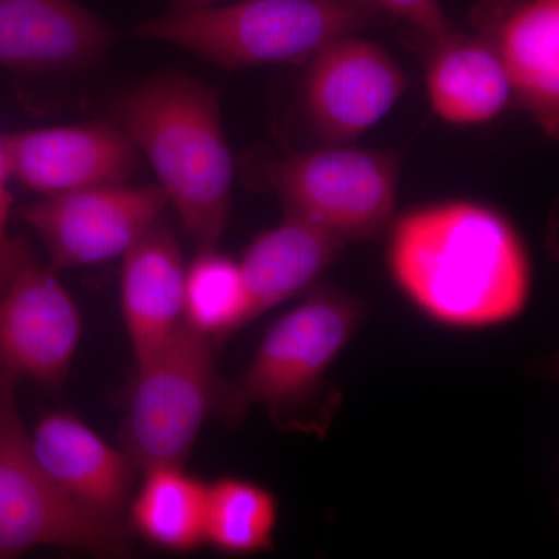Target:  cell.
Masks as SVG:
<instances>
[{
    "instance_id": "1",
    "label": "cell",
    "mask_w": 559,
    "mask_h": 559,
    "mask_svg": "<svg viewBox=\"0 0 559 559\" xmlns=\"http://www.w3.org/2000/svg\"><path fill=\"white\" fill-rule=\"evenodd\" d=\"M388 264L406 299L450 329L510 322L532 293V263L520 231L479 202H439L401 215L390 229Z\"/></svg>"
},
{
    "instance_id": "2",
    "label": "cell",
    "mask_w": 559,
    "mask_h": 559,
    "mask_svg": "<svg viewBox=\"0 0 559 559\" xmlns=\"http://www.w3.org/2000/svg\"><path fill=\"white\" fill-rule=\"evenodd\" d=\"M116 114L198 250L218 248L229 221L234 160L216 92L165 73L123 92Z\"/></svg>"
},
{
    "instance_id": "3",
    "label": "cell",
    "mask_w": 559,
    "mask_h": 559,
    "mask_svg": "<svg viewBox=\"0 0 559 559\" xmlns=\"http://www.w3.org/2000/svg\"><path fill=\"white\" fill-rule=\"evenodd\" d=\"M384 14L373 0H240L176 7L134 33L240 70L311 60L326 44L380 24Z\"/></svg>"
},
{
    "instance_id": "4",
    "label": "cell",
    "mask_w": 559,
    "mask_h": 559,
    "mask_svg": "<svg viewBox=\"0 0 559 559\" xmlns=\"http://www.w3.org/2000/svg\"><path fill=\"white\" fill-rule=\"evenodd\" d=\"M364 305L347 293L311 290L267 330L238 382L235 421L249 407H266L280 429L323 437L342 404L329 373L362 323Z\"/></svg>"
},
{
    "instance_id": "5",
    "label": "cell",
    "mask_w": 559,
    "mask_h": 559,
    "mask_svg": "<svg viewBox=\"0 0 559 559\" xmlns=\"http://www.w3.org/2000/svg\"><path fill=\"white\" fill-rule=\"evenodd\" d=\"M212 417L235 421L234 382L221 377L215 341L182 322L138 362L121 419V450L138 471L183 465Z\"/></svg>"
},
{
    "instance_id": "6",
    "label": "cell",
    "mask_w": 559,
    "mask_h": 559,
    "mask_svg": "<svg viewBox=\"0 0 559 559\" xmlns=\"http://www.w3.org/2000/svg\"><path fill=\"white\" fill-rule=\"evenodd\" d=\"M20 378L0 366V559L40 546L100 558L131 554L130 528L92 516L51 480L33 451L17 406Z\"/></svg>"
},
{
    "instance_id": "7",
    "label": "cell",
    "mask_w": 559,
    "mask_h": 559,
    "mask_svg": "<svg viewBox=\"0 0 559 559\" xmlns=\"http://www.w3.org/2000/svg\"><path fill=\"white\" fill-rule=\"evenodd\" d=\"M401 159L393 151L331 145L264 165L263 179L286 215L342 245L371 240L392 223Z\"/></svg>"
},
{
    "instance_id": "8",
    "label": "cell",
    "mask_w": 559,
    "mask_h": 559,
    "mask_svg": "<svg viewBox=\"0 0 559 559\" xmlns=\"http://www.w3.org/2000/svg\"><path fill=\"white\" fill-rule=\"evenodd\" d=\"M168 204L160 186L120 183L44 198L21 218L46 245L51 267L69 270L123 257Z\"/></svg>"
},
{
    "instance_id": "9",
    "label": "cell",
    "mask_w": 559,
    "mask_h": 559,
    "mask_svg": "<svg viewBox=\"0 0 559 559\" xmlns=\"http://www.w3.org/2000/svg\"><path fill=\"white\" fill-rule=\"evenodd\" d=\"M10 178L44 198L128 183L140 153L119 123L87 121L0 135Z\"/></svg>"
},
{
    "instance_id": "10",
    "label": "cell",
    "mask_w": 559,
    "mask_h": 559,
    "mask_svg": "<svg viewBox=\"0 0 559 559\" xmlns=\"http://www.w3.org/2000/svg\"><path fill=\"white\" fill-rule=\"evenodd\" d=\"M83 322L53 267L28 261L0 294V366L58 389L79 349Z\"/></svg>"
},
{
    "instance_id": "11",
    "label": "cell",
    "mask_w": 559,
    "mask_h": 559,
    "mask_svg": "<svg viewBox=\"0 0 559 559\" xmlns=\"http://www.w3.org/2000/svg\"><path fill=\"white\" fill-rule=\"evenodd\" d=\"M406 90V73L384 47L344 36L311 58L305 106L320 134L349 142L384 119Z\"/></svg>"
},
{
    "instance_id": "12",
    "label": "cell",
    "mask_w": 559,
    "mask_h": 559,
    "mask_svg": "<svg viewBox=\"0 0 559 559\" xmlns=\"http://www.w3.org/2000/svg\"><path fill=\"white\" fill-rule=\"evenodd\" d=\"M31 439L43 468L76 507L124 524L138 469L123 450L64 411L44 415Z\"/></svg>"
},
{
    "instance_id": "13",
    "label": "cell",
    "mask_w": 559,
    "mask_h": 559,
    "mask_svg": "<svg viewBox=\"0 0 559 559\" xmlns=\"http://www.w3.org/2000/svg\"><path fill=\"white\" fill-rule=\"evenodd\" d=\"M114 44L108 24L76 0H0V68L20 73L76 72Z\"/></svg>"
},
{
    "instance_id": "14",
    "label": "cell",
    "mask_w": 559,
    "mask_h": 559,
    "mask_svg": "<svg viewBox=\"0 0 559 559\" xmlns=\"http://www.w3.org/2000/svg\"><path fill=\"white\" fill-rule=\"evenodd\" d=\"M186 261L162 221L123 255L121 312L135 362L162 347L183 322Z\"/></svg>"
},
{
    "instance_id": "15",
    "label": "cell",
    "mask_w": 559,
    "mask_h": 559,
    "mask_svg": "<svg viewBox=\"0 0 559 559\" xmlns=\"http://www.w3.org/2000/svg\"><path fill=\"white\" fill-rule=\"evenodd\" d=\"M499 16L491 46L509 75L511 90L540 128H559V0H516Z\"/></svg>"
},
{
    "instance_id": "16",
    "label": "cell",
    "mask_w": 559,
    "mask_h": 559,
    "mask_svg": "<svg viewBox=\"0 0 559 559\" xmlns=\"http://www.w3.org/2000/svg\"><path fill=\"white\" fill-rule=\"evenodd\" d=\"M342 248L329 231L293 215L261 234L240 261L250 320L310 288Z\"/></svg>"
},
{
    "instance_id": "17",
    "label": "cell",
    "mask_w": 559,
    "mask_h": 559,
    "mask_svg": "<svg viewBox=\"0 0 559 559\" xmlns=\"http://www.w3.org/2000/svg\"><path fill=\"white\" fill-rule=\"evenodd\" d=\"M433 47L426 86L430 106L441 120L485 123L507 108L513 90L489 40L451 33Z\"/></svg>"
},
{
    "instance_id": "18",
    "label": "cell",
    "mask_w": 559,
    "mask_h": 559,
    "mask_svg": "<svg viewBox=\"0 0 559 559\" xmlns=\"http://www.w3.org/2000/svg\"><path fill=\"white\" fill-rule=\"evenodd\" d=\"M143 480L128 506V528L171 554H189L205 544L209 484L183 465L142 471Z\"/></svg>"
},
{
    "instance_id": "19",
    "label": "cell",
    "mask_w": 559,
    "mask_h": 559,
    "mask_svg": "<svg viewBox=\"0 0 559 559\" xmlns=\"http://www.w3.org/2000/svg\"><path fill=\"white\" fill-rule=\"evenodd\" d=\"M278 502L270 489L242 477L209 484L205 544L226 555H253L274 547Z\"/></svg>"
},
{
    "instance_id": "20",
    "label": "cell",
    "mask_w": 559,
    "mask_h": 559,
    "mask_svg": "<svg viewBox=\"0 0 559 559\" xmlns=\"http://www.w3.org/2000/svg\"><path fill=\"white\" fill-rule=\"evenodd\" d=\"M183 322L215 342L252 322L240 263L216 248L198 250L186 272Z\"/></svg>"
},
{
    "instance_id": "21",
    "label": "cell",
    "mask_w": 559,
    "mask_h": 559,
    "mask_svg": "<svg viewBox=\"0 0 559 559\" xmlns=\"http://www.w3.org/2000/svg\"><path fill=\"white\" fill-rule=\"evenodd\" d=\"M10 171L0 140V294L13 282L17 272L33 260L31 246L10 234L9 221L13 197L10 191Z\"/></svg>"
},
{
    "instance_id": "22",
    "label": "cell",
    "mask_w": 559,
    "mask_h": 559,
    "mask_svg": "<svg viewBox=\"0 0 559 559\" xmlns=\"http://www.w3.org/2000/svg\"><path fill=\"white\" fill-rule=\"evenodd\" d=\"M385 14L414 25L436 46L452 31L440 0H373Z\"/></svg>"
},
{
    "instance_id": "23",
    "label": "cell",
    "mask_w": 559,
    "mask_h": 559,
    "mask_svg": "<svg viewBox=\"0 0 559 559\" xmlns=\"http://www.w3.org/2000/svg\"><path fill=\"white\" fill-rule=\"evenodd\" d=\"M215 2L216 0H176V7H204Z\"/></svg>"
}]
</instances>
